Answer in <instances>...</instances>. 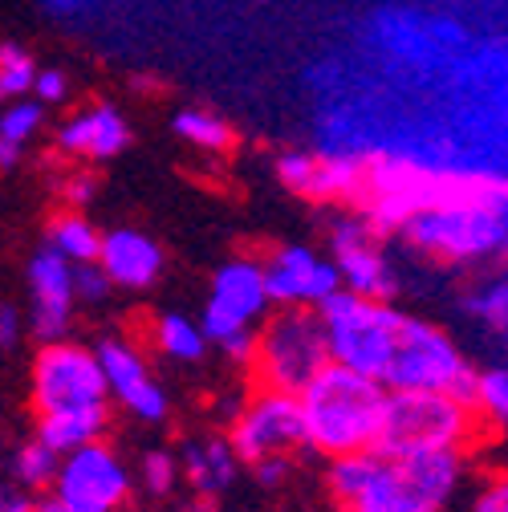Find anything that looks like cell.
<instances>
[{"label": "cell", "instance_id": "6da1fadb", "mask_svg": "<svg viewBox=\"0 0 508 512\" xmlns=\"http://www.w3.org/2000/svg\"><path fill=\"white\" fill-rule=\"evenodd\" d=\"M468 476V452L387 456L370 447L330 460L326 488L342 512H443Z\"/></svg>", "mask_w": 508, "mask_h": 512}, {"label": "cell", "instance_id": "7a4b0ae2", "mask_svg": "<svg viewBox=\"0 0 508 512\" xmlns=\"http://www.w3.org/2000/svg\"><path fill=\"white\" fill-rule=\"evenodd\" d=\"M399 232L415 252L435 256L443 265L496 261L508 240L504 183L460 175L448 196L419 208L415 216H407L399 224Z\"/></svg>", "mask_w": 508, "mask_h": 512}, {"label": "cell", "instance_id": "3957f363", "mask_svg": "<svg viewBox=\"0 0 508 512\" xmlns=\"http://www.w3.org/2000/svg\"><path fill=\"white\" fill-rule=\"evenodd\" d=\"M297 407H301L309 452L326 460H342V456H358V452L378 447L387 387L358 370L330 362L322 374H313L297 391Z\"/></svg>", "mask_w": 508, "mask_h": 512}, {"label": "cell", "instance_id": "277c9868", "mask_svg": "<svg viewBox=\"0 0 508 512\" xmlns=\"http://www.w3.org/2000/svg\"><path fill=\"white\" fill-rule=\"evenodd\" d=\"M484 439L468 403L431 391H387L378 452L411 456V452H472Z\"/></svg>", "mask_w": 508, "mask_h": 512}, {"label": "cell", "instance_id": "5b68a950", "mask_svg": "<svg viewBox=\"0 0 508 512\" xmlns=\"http://www.w3.org/2000/svg\"><path fill=\"white\" fill-rule=\"evenodd\" d=\"M472 374H476L472 358L448 330L427 322V317L403 313L395 350H391L387 370L378 382H383L387 391H431V395H452V399L468 403Z\"/></svg>", "mask_w": 508, "mask_h": 512}, {"label": "cell", "instance_id": "8992f818", "mask_svg": "<svg viewBox=\"0 0 508 512\" xmlns=\"http://www.w3.org/2000/svg\"><path fill=\"white\" fill-rule=\"evenodd\" d=\"M317 322L326 334V350L334 366L358 370L366 378H383L387 358L395 350V334L403 322V309L395 301H374V297H358L338 289L334 297H326L317 305Z\"/></svg>", "mask_w": 508, "mask_h": 512}, {"label": "cell", "instance_id": "52a82bcc", "mask_svg": "<svg viewBox=\"0 0 508 512\" xmlns=\"http://www.w3.org/2000/svg\"><path fill=\"white\" fill-rule=\"evenodd\" d=\"M326 366H330V350L322 322H317V309H269L244 370L252 374L257 387L297 395Z\"/></svg>", "mask_w": 508, "mask_h": 512}, {"label": "cell", "instance_id": "ba28073f", "mask_svg": "<svg viewBox=\"0 0 508 512\" xmlns=\"http://www.w3.org/2000/svg\"><path fill=\"white\" fill-rule=\"evenodd\" d=\"M269 309H273V301L265 289L261 261L232 256L212 277V289H208V301L200 313V330H204L208 346H220L228 354V362L248 366L252 342H257V330L269 317Z\"/></svg>", "mask_w": 508, "mask_h": 512}, {"label": "cell", "instance_id": "9c48e42d", "mask_svg": "<svg viewBox=\"0 0 508 512\" xmlns=\"http://www.w3.org/2000/svg\"><path fill=\"white\" fill-rule=\"evenodd\" d=\"M228 443L244 468L261 460H293V452L305 447L297 395L269 391V387L248 391L228 419Z\"/></svg>", "mask_w": 508, "mask_h": 512}, {"label": "cell", "instance_id": "30bf717a", "mask_svg": "<svg viewBox=\"0 0 508 512\" xmlns=\"http://www.w3.org/2000/svg\"><path fill=\"white\" fill-rule=\"evenodd\" d=\"M33 411L41 415H61V411H86V407H110L106 382L98 370V358L90 346L57 338L41 342L33 358V378H29Z\"/></svg>", "mask_w": 508, "mask_h": 512}, {"label": "cell", "instance_id": "8fae6325", "mask_svg": "<svg viewBox=\"0 0 508 512\" xmlns=\"http://www.w3.org/2000/svg\"><path fill=\"white\" fill-rule=\"evenodd\" d=\"M49 496L70 512H126L135 496V472L106 439H94L61 456Z\"/></svg>", "mask_w": 508, "mask_h": 512}, {"label": "cell", "instance_id": "7c38bea8", "mask_svg": "<svg viewBox=\"0 0 508 512\" xmlns=\"http://www.w3.org/2000/svg\"><path fill=\"white\" fill-rule=\"evenodd\" d=\"M326 256L334 261L346 293L374 297V301H395V293H399L395 261L383 248V228H374L366 216H342L330 228V252Z\"/></svg>", "mask_w": 508, "mask_h": 512}, {"label": "cell", "instance_id": "4fadbf2b", "mask_svg": "<svg viewBox=\"0 0 508 512\" xmlns=\"http://www.w3.org/2000/svg\"><path fill=\"white\" fill-rule=\"evenodd\" d=\"M102 382H106V399L118 403L126 415H135L139 423H163L171 415V399L163 391V382L151 374V362L139 342L110 334L94 346Z\"/></svg>", "mask_w": 508, "mask_h": 512}, {"label": "cell", "instance_id": "5bb4252c", "mask_svg": "<svg viewBox=\"0 0 508 512\" xmlns=\"http://www.w3.org/2000/svg\"><path fill=\"white\" fill-rule=\"evenodd\" d=\"M261 273H265L273 309H317L326 297H334L342 289L334 261L309 244L273 248L261 261Z\"/></svg>", "mask_w": 508, "mask_h": 512}, {"label": "cell", "instance_id": "9a60e30c", "mask_svg": "<svg viewBox=\"0 0 508 512\" xmlns=\"http://www.w3.org/2000/svg\"><path fill=\"white\" fill-rule=\"evenodd\" d=\"M29 281V317H25V334L37 342H57L70 334L74 322V265L61 261L53 248L33 252V261L25 269Z\"/></svg>", "mask_w": 508, "mask_h": 512}, {"label": "cell", "instance_id": "2e32d148", "mask_svg": "<svg viewBox=\"0 0 508 512\" xmlns=\"http://www.w3.org/2000/svg\"><path fill=\"white\" fill-rule=\"evenodd\" d=\"M277 175L289 191L305 200H362L366 163L350 155H309V151H285L277 159Z\"/></svg>", "mask_w": 508, "mask_h": 512}, {"label": "cell", "instance_id": "e0dca14e", "mask_svg": "<svg viewBox=\"0 0 508 512\" xmlns=\"http://www.w3.org/2000/svg\"><path fill=\"white\" fill-rule=\"evenodd\" d=\"M126 143H131V122L110 102L82 106L78 114H70L57 126V151H66L74 159H90V163L122 155Z\"/></svg>", "mask_w": 508, "mask_h": 512}, {"label": "cell", "instance_id": "ac0fdd59", "mask_svg": "<svg viewBox=\"0 0 508 512\" xmlns=\"http://www.w3.org/2000/svg\"><path fill=\"white\" fill-rule=\"evenodd\" d=\"M163 248L139 228H110L98 244V269L114 289H151L163 277Z\"/></svg>", "mask_w": 508, "mask_h": 512}, {"label": "cell", "instance_id": "d6986e66", "mask_svg": "<svg viewBox=\"0 0 508 512\" xmlns=\"http://www.w3.org/2000/svg\"><path fill=\"white\" fill-rule=\"evenodd\" d=\"M175 456H179V480L204 500L228 496L244 468L232 452L228 435H196V439H187Z\"/></svg>", "mask_w": 508, "mask_h": 512}, {"label": "cell", "instance_id": "ffe728a7", "mask_svg": "<svg viewBox=\"0 0 508 512\" xmlns=\"http://www.w3.org/2000/svg\"><path fill=\"white\" fill-rule=\"evenodd\" d=\"M110 427V407H86V411H61V415H41L37 419V439L49 443L57 456L86 447L94 439H106Z\"/></svg>", "mask_w": 508, "mask_h": 512}, {"label": "cell", "instance_id": "44dd1931", "mask_svg": "<svg viewBox=\"0 0 508 512\" xmlns=\"http://www.w3.org/2000/svg\"><path fill=\"white\" fill-rule=\"evenodd\" d=\"M151 350L159 358H167V362L192 366V362H204L208 338H204L196 317H187V313H159L151 322Z\"/></svg>", "mask_w": 508, "mask_h": 512}, {"label": "cell", "instance_id": "7402d4cb", "mask_svg": "<svg viewBox=\"0 0 508 512\" xmlns=\"http://www.w3.org/2000/svg\"><path fill=\"white\" fill-rule=\"evenodd\" d=\"M98 244H102V232L86 212L66 208L49 220V244L45 248H53L61 261H70V265L98 261Z\"/></svg>", "mask_w": 508, "mask_h": 512}, {"label": "cell", "instance_id": "603a6c76", "mask_svg": "<svg viewBox=\"0 0 508 512\" xmlns=\"http://www.w3.org/2000/svg\"><path fill=\"white\" fill-rule=\"evenodd\" d=\"M468 407L480 423V431H500L504 419H508V370L504 362H492V366H476L472 374V391H468Z\"/></svg>", "mask_w": 508, "mask_h": 512}, {"label": "cell", "instance_id": "cb8c5ba5", "mask_svg": "<svg viewBox=\"0 0 508 512\" xmlns=\"http://www.w3.org/2000/svg\"><path fill=\"white\" fill-rule=\"evenodd\" d=\"M171 131L183 139V143H192L196 151H208V155H224L232 151L236 143V131L228 126V118H220L216 110H204V106H187L171 118Z\"/></svg>", "mask_w": 508, "mask_h": 512}, {"label": "cell", "instance_id": "d4e9b609", "mask_svg": "<svg viewBox=\"0 0 508 512\" xmlns=\"http://www.w3.org/2000/svg\"><path fill=\"white\" fill-rule=\"evenodd\" d=\"M57 464H61V456L53 452L49 443H41V439L33 435V439H25L17 452H13V460H9V480H13L21 492L37 496V492H49V488H53Z\"/></svg>", "mask_w": 508, "mask_h": 512}, {"label": "cell", "instance_id": "484cf974", "mask_svg": "<svg viewBox=\"0 0 508 512\" xmlns=\"http://www.w3.org/2000/svg\"><path fill=\"white\" fill-rule=\"evenodd\" d=\"M45 126V106L37 98H9L0 102V143L21 151L29 147Z\"/></svg>", "mask_w": 508, "mask_h": 512}, {"label": "cell", "instance_id": "4316f807", "mask_svg": "<svg viewBox=\"0 0 508 512\" xmlns=\"http://www.w3.org/2000/svg\"><path fill=\"white\" fill-rule=\"evenodd\" d=\"M460 309L472 317L476 326H488L492 334H504V326H508V285L500 277L480 281V285H472L464 293Z\"/></svg>", "mask_w": 508, "mask_h": 512}, {"label": "cell", "instance_id": "83f0119b", "mask_svg": "<svg viewBox=\"0 0 508 512\" xmlns=\"http://www.w3.org/2000/svg\"><path fill=\"white\" fill-rule=\"evenodd\" d=\"M179 456L171 447H147L139 468H135V488H143L151 500H167L179 488Z\"/></svg>", "mask_w": 508, "mask_h": 512}, {"label": "cell", "instance_id": "f1b7e54d", "mask_svg": "<svg viewBox=\"0 0 508 512\" xmlns=\"http://www.w3.org/2000/svg\"><path fill=\"white\" fill-rule=\"evenodd\" d=\"M33 74V53L17 41H0V98H25L33 90Z\"/></svg>", "mask_w": 508, "mask_h": 512}, {"label": "cell", "instance_id": "f546056e", "mask_svg": "<svg viewBox=\"0 0 508 512\" xmlns=\"http://www.w3.org/2000/svg\"><path fill=\"white\" fill-rule=\"evenodd\" d=\"M110 277L98 269V261H86V265H74V301H86V305H98L110 297Z\"/></svg>", "mask_w": 508, "mask_h": 512}, {"label": "cell", "instance_id": "4dcf8cb0", "mask_svg": "<svg viewBox=\"0 0 508 512\" xmlns=\"http://www.w3.org/2000/svg\"><path fill=\"white\" fill-rule=\"evenodd\" d=\"M94 196H98V175H94V171H86V167L70 171V175H66V183H61V200H66V208H74V212H82Z\"/></svg>", "mask_w": 508, "mask_h": 512}, {"label": "cell", "instance_id": "1f68e13d", "mask_svg": "<svg viewBox=\"0 0 508 512\" xmlns=\"http://www.w3.org/2000/svg\"><path fill=\"white\" fill-rule=\"evenodd\" d=\"M29 94H33L41 106H57V102H66V98H70V78L61 74V70H37Z\"/></svg>", "mask_w": 508, "mask_h": 512}, {"label": "cell", "instance_id": "d6a6232c", "mask_svg": "<svg viewBox=\"0 0 508 512\" xmlns=\"http://www.w3.org/2000/svg\"><path fill=\"white\" fill-rule=\"evenodd\" d=\"M472 512H508V484H504V476H492V480H484L476 488Z\"/></svg>", "mask_w": 508, "mask_h": 512}, {"label": "cell", "instance_id": "836d02e7", "mask_svg": "<svg viewBox=\"0 0 508 512\" xmlns=\"http://www.w3.org/2000/svg\"><path fill=\"white\" fill-rule=\"evenodd\" d=\"M25 338V313L17 305H0V350H13Z\"/></svg>", "mask_w": 508, "mask_h": 512}, {"label": "cell", "instance_id": "e575fe53", "mask_svg": "<svg viewBox=\"0 0 508 512\" xmlns=\"http://www.w3.org/2000/svg\"><path fill=\"white\" fill-rule=\"evenodd\" d=\"M248 472L257 476L261 488H281L293 476V460H261V464H252Z\"/></svg>", "mask_w": 508, "mask_h": 512}, {"label": "cell", "instance_id": "d590c367", "mask_svg": "<svg viewBox=\"0 0 508 512\" xmlns=\"http://www.w3.org/2000/svg\"><path fill=\"white\" fill-rule=\"evenodd\" d=\"M29 504H33L29 492H21L13 480L0 476V512H29Z\"/></svg>", "mask_w": 508, "mask_h": 512}, {"label": "cell", "instance_id": "8d00e7d4", "mask_svg": "<svg viewBox=\"0 0 508 512\" xmlns=\"http://www.w3.org/2000/svg\"><path fill=\"white\" fill-rule=\"evenodd\" d=\"M29 512H70V508L61 504V500H53V496H41V500L29 504Z\"/></svg>", "mask_w": 508, "mask_h": 512}, {"label": "cell", "instance_id": "74e56055", "mask_svg": "<svg viewBox=\"0 0 508 512\" xmlns=\"http://www.w3.org/2000/svg\"><path fill=\"white\" fill-rule=\"evenodd\" d=\"M13 163H17V151L0 143V171H5V167H13Z\"/></svg>", "mask_w": 508, "mask_h": 512}, {"label": "cell", "instance_id": "f35d334b", "mask_svg": "<svg viewBox=\"0 0 508 512\" xmlns=\"http://www.w3.org/2000/svg\"><path fill=\"white\" fill-rule=\"evenodd\" d=\"M0 447H5V435H0Z\"/></svg>", "mask_w": 508, "mask_h": 512}, {"label": "cell", "instance_id": "ab89813d", "mask_svg": "<svg viewBox=\"0 0 508 512\" xmlns=\"http://www.w3.org/2000/svg\"><path fill=\"white\" fill-rule=\"evenodd\" d=\"M0 102H5V98H0Z\"/></svg>", "mask_w": 508, "mask_h": 512}]
</instances>
